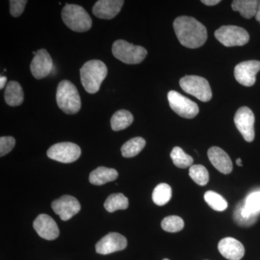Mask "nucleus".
Masks as SVG:
<instances>
[{
	"instance_id": "4468645a",
	"label": "nucleus",
	"mask_w": 260,
	"mask_h": 260,
	"mask_svg": "<svg viewBox=\"0 0 260 260\" xmlns=\"http://www.w3.org/2000/svg\"><path fill=\"white\" fill-rule=\"evenodd\" d=\"M53 69V60L46 49L37 51L30 63V71L36 79L40 80L50 74Z\"/></svg>"
},
{
	"instance_id": "f3484780",
	"label": "nucleus",
	"mask_w": 260,
	"mask_h": 260,
	"mask_svg": "<svg viewBox=\"0 0 260 260\" xmlns=\"http://www.w3.org/2000/svg\"><path fill=\"white\" fill-rule=\"evenodd\" d=\"M218 247L220 254L229 260L242 259L245 253V249L242 243L232 237L221 239Z\"/></svg>"
},
{
	"instance_id": "a878e982",
	"label": "nucleus",
	"mask_w": 260,
	"mask_h": 260,
	"mask_svg": "<svg viewBox=\"0 0 260 260\" xmlns=\"http://www.w3.org/2000/svg\"><path fill=\"white\" fill-rule=\"evenodd\" d=\"M172 197V187L166 183H161L154 189L152 198L155 205L162 206L170 201Z\"/></svg>"
},
{
	"instance_id": "e433bc0d",
	"label": "nucleus",
	"mask_w": 260,
	"mask_h": 260,
	"mask_svg": "<svg viewBox=\"0 0 260 260\" xmlns=\"http://www.w3.org/2000/svg\"><path fill=\"white\" fill-rule=\"evenodd\" d=\"M237 164L239 167H242V160L241 158H238L237 160Z\"/></svg>"
},
{
	"instance_id": "7c9ffc66",
	"label": "nucleus",
	"mask_w": 260,
	"mask_h": 260,
	"mask_svg": "<svg viewBox=\"0 0 260 260\" xmlns=\"http://www.w3.org/2000/svg\"><path fill=\"white\" fill-rule=\"evenodd\" d=\"M246 208L253 213L259 214L260 212V191L249 194L244 200Z\"/></svg>"
},
{
	"instance_id": "b1692460",
	"label": "nucleus",
	"mask_w": 260,
	"mask_h": 260,
	"mask_svg": "<svg viewBox=\"0 0 260 260\" xmlns=\"http://www.w3.org/2000/svg\"><path fill=\"white\" fill-rule=\"evenodd\" d=\"M146 142L140 137L128 140L121 148V154L124 158H133L136 156L145 148Z\"/></svg>"
},
{
	"instance_id": "473e14b6",
	"label": "nucleus",
	"mask_w": 260,
	"mask_h": 260,
	"mask_svg": "<svg viewBox=\"0 0 260 260\" xmlns=\"http://www.w3.org/2000/svg\"><path fill=\"white\" fill-rule=\"evenodd\" d=\"M28 1L25 0H10V13L15 18L20 16L23 13L25 9V5H26Z\"/></svg>"
},
{
	"instance_id": "f03ea898",
	"label": "nucleus",
	"mask_w": 260,
	"mask_h": 260,
	"mask_svg": "<svg viewBox=\"0 0 260 260\" xmlns=\"http://www.w3.org/2000/svg\"><path fill=\"white\" fill-rule=\"evenodd\" d=\"M80 72L82 85L85 90L90 94L99 91L108 74L107 65L98 59L85 62Z\"/></svg>"
},
{
	"instance_id": "dca6fc26",
	"label": "nucleus",
	"mask_w": 260,
	"mask_h": 260,
	"mask_svg": "<svg viewBox=\"0 0 260 260\" xmlns=\"http://www.w3.org/2000/svg\"><path fill=\"white\" fill-rule=\"evenodd\" d=\"M124 3L122 0H99L94 5L93 13L97 18L111 20L119 14Z\"/></svg>"
},
{
	"instance_id": "6ab92c4d",
	"label": "nucleus",
	"mask_w": 260,
	"mask_h": 260,
	"mask_svg": "<svg viewBox=\"0 0 260 260\" xmlns=\"http://www.w3.org/2000/svg\"><path fill=\"white\" fill-rule=\"evenodd\" d=\"M119 174L115 169L101 167L90 173L89 181L94 185H103L116 180Z\"/></svg>"
},
{
	"instance_id": "cd10ccee",
	"label": "nucleus",
	"mask_w": 260,
	"mask_h": 260,
	"mask_svg": "<svg viewBox=\"0 0 260 260\" xmlns=\"http://www.w3.org/2000/svg\"><path fill=\"white\" fill-rule=\"evenodd\" d=\"M204 198L207 204L215 211H224L228 208L226 200L215 191H206Z\"/></svg>"
},
{
	"instance_id": "412c9836",
	"label": "nucleus",
	"mask_w": 260,
	"mask_h": 260,
	"mask_svg": "<svg viewBox=\"0 0 260 260\" xmlns=\"http://www.w3.org/2000/svg\"><path fill=\"white\" fill-rule=\"evenodd\" d=\"M258 214L253 213L246 208L244 201L238 204L234 211V220L239 226L248 227L254 224L257 220Z\"/></svg>"
},
{
	"instance_id": "393cba45",
	"label": "nucleus",
	"mask_w": 260,
	"mask_h": 260,
	"mask_svg": "<svg viewBox=\"0 0 260 260\" xmlns=\"http://www.w3.org/2000/svg\"><path fill=\"white\" fill-rule=\"evenodd\" d=\"M129 206V200L121 193L111 194L104 203V208L109 213L118 210H125Z\"/></svg>"
},
{
	"instance_id": "c756f323",
	"label": "nucleus",
	"mask_w": 260,
	"mask_h": 260,
	"mask_svg": "<svg viewBox=\"0 0 260 260\" xmlns=\"http://www.w3.org/2000/svg\"><path fill=\"white\" fill-rule=\"evenodd\" d=\"M161 227L165 232L176 233L180 232L184 227L183 219L177 215L166 217L161 222Z\"/></svg>"
},
{
	"instance_id": "6e6552de",
	"label": "nucleus",
	"mask_w": 260,
	"mask_h": 260,
	"mask_svg": "<svg viewBox=\"0 0 260 260\" xmlns=\"http://www.w3.org/2000/svg\"><path fill=\"white\" fill-rule=\"evenodd\" d=\"M169 105L178 115L186 119H192L199 113L198 104L175 90L168 93Z\"/></svg>"
},
{
	"instance_id": "f704fd0d",
	"label": "nucleus",
	"mask_w": 260,
	"mask_h": 260,
	"mask_svg": "<svg viewBox=\"0 0 260 260\" xmlns=\"http://www.w3.org/2000/svg\"><path fill=\"white\" fill-rule=\"evenodd\" d=\"M7 83V78L5 76L0 77V89L4 88L5 84Z\"/></svg>"
},
{
	"instance_id": "bb28decb",
	"label": "nucleus",
	"mask_w": 260,
	"mask_h": 260,
	"mask_svg": "<svg viewBox=\"0 0 260 260\" xmlns=\"http://www.w3.org/2000/svg\"><path fill=\"white\" fill-rule=\"evenodd\" d=\"M170 155L174 165L178 168L186 169V168L191 167L192 166V157L186 154L179 147H175L173 148Z\"/></svg>"
},
{
	"instance_id": "c9c22d12",
	"label": "nucleus",
	"mask_w": 260,
	"mask_h": 260,
	"mask_svg": "<svg viewBox=\"0 0 260 260\" xmlns=\"http://www.w3.org/2000/svg\"><path fill=\"white\" fill-rule=\"evenodd\" d=\"M255 18L256 20H257L260 24V1H259V5H258V9L257 12H256Z\"/></svg>"
},
{
	"instance_id": "f257e3e1",
	"label": "nucleus",
	"mask_w": 260,
	"mask_h": 260,
	"mask_svg": "<svg viewBox=\"0 0 260 260\" xmlns=\"http://www.w3.org/2000/svg\"><path fill=\"white\" fill-rule=\"evenodd\" d=\"M174 29L181 45L189 49L202 47L208 39L205 25L192 17H178L174 21Z\"/></svg>"
},
{
	"instance_id": "1a4fd4ad",
	"label": "nucleus",
	"mask_w": 260,
	"mask_h": 260,
	"mask_svg": "<svg viewBox=\"0 0 260 260\" xmlns=\"http://www.w3.org/2000/svg\"><path fill=\"white\" fill-rule=\"evenodd\" d=\"M81 155V149L75 143H59L52 145L48 150L49 158L64 164L76 161Z\"/></svg>"
},
{
	"instance_id": "9b49d317",
	"label": "nucleus",
	"mask_w": 260,
	"mask_h": 260,
	"mask_svg": "<svg viewBox=\"0 0 260 260\" xmlns=\"http://www.w3.org/2000/svg\"><path fill=\"white\" fill-rule=\"evenodd\" d=\"M260 70V61L249 60L239 63L234 69V76L238 83L246 87L252 86L256 82V75Z\"/></svg>"
},
{
	"instance_id": "0eeeda50",
	"label": "nucleus",
	"mask_w": 260,
	"mask_h": 260,
	"mask_svg": "<svg viewBox=\"0 0 260 260\" xmlns=\"http://www.w3.org/2000/svg\"><path fill=\"white\" fill-rule=\"evenodd\" d=\"M215 37L227 47L244 46L249 41V35L245 29L236 25H223L215 30Z\"/></svg>"
},
{
	"instance_id": "39448f33",
	"label": "nucleus",
	"mask_w": 260,
	"mask_h": 260,
	"mask_svg": "<svg viewBox=\"0 0 260 260\" xmlns=\"http://www.w3.org/2000/svg\"><path fill=\"white\" fill-rule=\"evenodd\" d=\"M113 55L128 64H140L146 57L148 51L144 47L133 45L124 40H117L113 44Z\"/></svg>"
},
{
	"instance_id": "a211bd4d",
	"label": "nucleus",
	"mask_w": 260,
	"mask_h": 260,
	"mask_svg": "<svg viewBox=\"0 0 260 260\" xmlns=\"http://www.w3.org/2000/svg\"><path fill=\"white\" fill-rule=\"evenodd\" d=\"M208 158L213 167L224 174L232 172L233 162L230 157L219 147H212L208 151Z\"/></svg>"
},
{
	"instance_id": "c85d7f7f",
	"label": "nucleus",
	"mask_w": 260,
	"mask_h": 260,
	"mask_svg": "<svg viewBox=\"0 0 260 260\" xmlns=\"http://www.w3.org/2000/svg\"><path fill=\"white\" fill-rule=\"evenodd\" d=\"M189 177L196 184L205 186L209 181V173L203 165H192L189 167Z\"/></svg>"
},
{
	"instance_id": "4be33fe9",
	"label": "nucleus",
	"mask_w": 260,
	"mask_h": 260,
	"mask_svg": "<svg viewBox=\"0 0 260 260\" xmlns=\"http://www.w3.org/2000/svg\"><path fill=\"white\" fill-rule=\"evenodd\" d=\"M259 1L256 0H234L232 8L234 11L240 13L244 18L250 19L256 16Z\"/></svg>"
},
{
	"instance_id": "423d86ee",
	"label": "nucleus",
	"mask_w": 260,
	"mask_h": 260,
	"mask_svg": "<svg viewBox=\"0 0 260 260\" xmlns=\"http://www.w3.org/2000/svg\"><path fill=\"white\" fill-rule=\"evenodd\" d=\"M181 88L203 102H209L213 97L211 88L208 80L197 75H186L179 81Z\"/></svg>"
},
{
	"instance_id": "9d476101",
	"label": "nucleus",
	"mask_w": 260,
	"mask_h": 260,
	"mask_svg": "<svg viewBox=\"0 0 260 260\" xmlns=\"http://www.w3.org/2000/svg\"><path fill=\"white\" fill-rule=\"evenodd\" d=\"M254 115L249 108L241 107L234 116V123L239 133L246 142L251 143L254 139Z\"/></svg>"
},
{
	"instance_id": "aec40b11",
	"label": "nucleus",
	"mask_w": 260,
	"mask_h": 260,
	"mask_svg": "<svg viewBox=\"0 0 260 260\" xmlns=\"http://www.w3.org/2000/svg\"><path fill=\"white\" fill-rule=\"evenodd\" d=\"M5 100L10 107H18L23 104L24 93L21 85L16 81H10L5 90Z\"/></svg>"
},
{
	"instance_id": "2f4dec72",
	"label": "nucleus",
	"mask_w": 260,
	"mask_h": 260,
	"mask_svg": "<svg viewBox=\"0 0 260 260\" xmlns=\"http://www.w3.org/2000/svg\"><path fill=\"white\" fill-rule=\"evenodd\" d=\"M15 145V140L11 136L1 137L0 138V155L4 156L9 153Z\"/></svg>"
},
{
	"instance_id": "72a5a7b5",
	"label": "nucleus",
	"mask_w": 260,
	"mask_h": 260,
	"mask_svg": "<svg viewBox=\"0 0 260 260\" xmlns=\"http://www.w3.org/2000/svg\"><path fill=\"white\" fill-rule=\"evenodd\" d=\"M220 2H221L220 0H202L201 3L208 6H213V5H218Z\"/></svg>"
},
{
	"instance_id": "2eb2a0df",
	"label": "nucleus",
	"mask_w": 260,
	"mask_h": 260,
	"mask_svg": "<svg viewBox=\"0 0 260 260\" xmlns=\"http://www.w3.org/2000/svg\"><path fill=\"white\" fill-rule=\"evenodd\" d=\"M34 228L39 237L52 241L59 235V228L55 220L47 214H41L34 222Z\"/></svg>"
},
{
	"instance_id": "20e7f679",
	"label": "nucleus",
	"mask_w": 260,
	"mask_h": 260,
	"mask_svg": "<svg viewBox=\"0 0 260 260\" xmlns=\"http://www.w3.org/2000/svg\"><path fill=\"white\" fill-rule=\"evenodd\" d=\"M61 18L65 25L73 31L86 32L91 28V18L80 5H65L61 11Z\"/></svg>"
},
{
	"instance_id": "f8f14e48",
	"label": "nucleus",
	"mask_w": 260,
	"mask_h": 260,
	"mask_svg": "<svg viewBox=\"0 0 260 260\" xmlns=\"http://www.w3.org/2000/svg\"><path fill=\"white\" fill-rule=\"evenodd\" d=\"M51 208L54 213L57 214L61 220L66 221L79 213L80 204L79 201L70 195H64L51 203Z\"/></svg>"
},
{
	"instance_id": "5701e85b",
	"label": "nucleus",
	"mask_w": 260,
	"mask_h": 260,
	"mask_svg": "<svg viewBox=\"0 0 260 260\" xmlns=\"http://www.w3.org/2000/svg\"><path fill=\"white\" fill-rule=\"evenodd\" d=\"M134 121L133 114L129 111L121 109L114 113L111 119V126L114 131H121L131 125Z\"/></svg>"
},
{
	"instance_id": "4c0bfd02",
	"label": "nucleus",
	"mask_w": 260,
	"mask_h": 260,
	"mask_svg": "<svg viewBox=\"0 0 260 260\" xmlns=\"http://www.w3.org/2000/svg\"><path fill=\"white\" fill-rule=\"evenodd\" d=\"M162 260H169V259H162Z\"/></svg>"
},
{
	"instance_id": "ddd939ff",
	"label": "nucleus",
	"mask_w": 260,
	"mask_h": 260,
	"mask_svg": "<svg viewBox=\"0 0 260 260\" xmlns=\"http://www.w3.org/2000/svg\"><path fill=\"white\" fill-rule=\"evenodd\" d=\"M127 246V241L119 233H109L102 238L95 245L98 254H109L116 251L124 250Z\"/></svg>"
},
{
	"instance_id": "7ed1b4c3",
	"label": "nucleus",
	"mask_w": 260,
	"mask_h": 260,
	"mask_svg": "<svg viewBox=\"0 0 260 260\" xmlns=\"http://www.w3.org/2000/svg\"><path fill=\"white\" fill-rule=\"evenodd\" d=\"M58 107L67 114H75L81 108V100L78 89L69 80H62L56 89Z\"/></svg>"
}]
</instances>
